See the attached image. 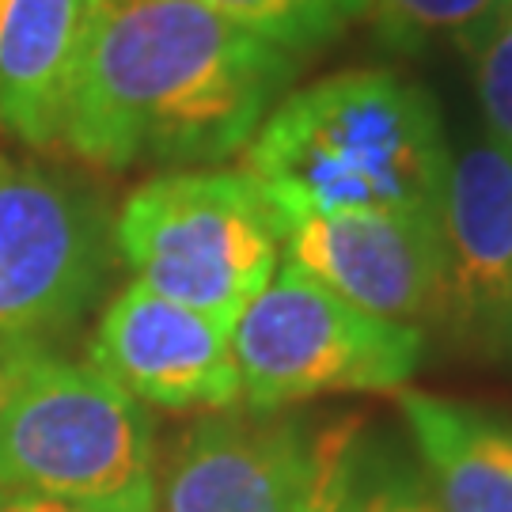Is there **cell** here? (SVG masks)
Instances as JSON below:
<instances>
[{
    "instance_id": "cell-13",
    "label": "cell",
    "mask_w": 512,
    "mask_h": 512,
    "mask_svg": "<svg viewBox=\"0 0 512 512\" xmlns=\"http://www.w3.org/2000/svg\"><path fill=\"white\" fill-rule=\"evenodd\" d=\"M327 512H440V505L418 456L353 421L334 456Z\"/></svg>"
},
{
    "instance_id": "cell-17",
    "label": "cell",
    "mask_w": 512,
    "mask_h": 512,
    "mask_svg": "<svg viewBox=\"0 0 512 512\" xmlns=\"http://www.w3.org/2000/svg\"><path fill=\"white\" fill-rule=\"evenodd\" d=\"M0 512H156V482L118 497H50L0 490Z\"/></svg>"
},
{
    "instance_id": "cell-14",
    "label": "cell",
    "mask_w": 512,
    "mask_h": 512,
    "mask_svg": "<svg viewBox=\"0 0 512 512\" xmlns=\"http://www.w3.org/2000/svg\"><path fill=\"white\" fill-rule=\"evenodd\" d=\"M509 8L512 0H368L380 42L403 54L440 46L478 54Z\"/></svg>"
},
{
    "instance_id": "cell-18",
    "label": "cell",
    "mask_w": 512,
    "mask_h": 512,
    "mask_svg": "<svg viewBox=\"0 0 512 512\" xmlns=\"http://www.w3.org/2000/svg\"><path fill=\"white\" fill-rule=\"evenodd\" d=\"M334 16L342 19V23H349V19L365 16L368 12V0H323Z\"/></svg>"
},
{
    "instance_id": "cell-9",
    "label": "cell",
    "mask_w": 512,
    "mask_h": 512,
    "mask_svg": "<svg viewBox=\"0 0 512 512\" xmlns=\"http://www.w3.org/2000/svg\"><path fill=\"white\" fill-rule=\"evenodd\" d=\"M289 262L380 319L410 323L444 308V232L437 217L342 213L285 224Z\"/></svg>"
},
{
    "instance_id": "cell-15",
    "label": "cell",
    "mask_w": 512,
    "mask_h": 512,
    "mask_svg": "<svg viewBox=\"0 0 512 512\" xmlns=\"http://www.w3.org/2000/svg\"><path fill=\"white\" fill-rule=\"evenodd\" d=\"M198 4L285 46L296 57L323 46L327 38H334L346 27L323 0H198Z\"/></svg>"
},
{
    "instance_id": "cell-7",
    "label": "cell",
    "mask_w": 512,
    "mask_h": 512,
    "mask_svg": "<svg viewBox=\"0 0 512 512\" xmlns=\"http://www.w3.org/2000/svg\"><path fill=\"white\" fill-rule=\"evenodd\" d=\"M353 421L213 410L171 452L164 512H327L334 456Z\"/></svg>"
},
{
    "instance_id": "cell-16",
    "label": "cell",
    "mask_w": 512,
    "mask_h": 512,
    "mask_svg": "<svg viewBox=\"0 0 512 512\" xmlns=\"http://www.w3.org/2000/svg\"><path fill=\"white\" fill-rule=\"evenodd\" d=\"M475 57L478 103H482L486 129H490L486 137H494L497 145L512 148V8Z\"/></svg>"
},
{
    "instance_id": "cell-10",
    "label": "cell",
    "mask_w": 512,
    "mask_h": 512,
    "mask_svg": "<svg viewBox=\"0 0 512 512\" xmlns=\"http://www.w3.org/2000/svg\"><path fill=\"white\" fill-rule=\"evenodd\" d=\"M444 308L471 327L512 319V148L494 137L448 156L444 202Z\"/></svg>"
},
{
    "instance_id": "cell-4",
    "label": "cell",
    "mask_w": 512,
    "mask_h": 512,
    "mask_svg": "<svg viewBox=\"0 0 512 512\" xmlns=\"http://www.w3.org/2000/svg\"><path fill=\"white\" fill-rule=\"evenodd\" d=\"M0 372V490L118 497L156 482L145 403L92 361L16 349L0 357Z\"/></svg>"
},
{
    "instance_id": "cell-19",
    "label": "cell",
    "mask_w": 512,
    "mask_h": 512,
    "mask_svg": "<svg viewBox=\"0 0 512 512\" xmlns=\"http://www.w3.org/2000/svg\"><path fill=\"white\" fill-rule=\"evenodd\" d=\"M0 403H4V372H0Z\"/></svg>"
},
{
    "instance_id": "cell-2",
    "label": "cell",
    "mask_w": 512,
    "mask_h": 512,
    "mask_svg": "<svg viewBox=\"0 0 512 512\" xmlns=\"http://www.w3.org/2000/svg\"><path fill=\"white\" fill-rule=\"evenodd\" d=\"M448 137L421 84L391 69H349L277 99L243 148V171L281 224L342 213L437 217Z\"/></svg>"
},
{
    "instance_id": "cell-11",
    "label": "cell",
    "mask_w": 512,
    "mask_h": 512,
    "mask_svg": "<svg viewBox=\"0 0 512 512\" xmlns=\"http://www.w3.org/2000/svg\"><path fill=\"white\" fill-rule=\"evenodd\" d=\"M95 0H0V129L27 148L61 141Z\"/></svg>"
},
{
    "instance_id": "cell-1",
    "label": "cell",
    "mask_w": 512,
    "mask_h": 512,
    "mask_svg": "<svg viewBox=\"0 0 512 512\" xmlns=\"http://www.w3.org/2000/svg\"><path fill=\"white\" fill-rule=\"evenodd\" d=\"M296 61L198 0H95L61 141L110 171L220 164L247 148Z\"/></svg>"
},
{
    "instance_id": "cell-8",
    "label": "cell",
    "mask_w": 512,
    "mask_h": 512,
    "mask_svg": "<svg viewBox=\"0 0 512 512\" xmlns=\"http://www.w3.org/2000/svg\"><path fill=\"white\" fill-rule=\"evenodd\" d=\"M92 365L145 406L190 414L232 410L243 399L232 357V330L202 311L126 285L99 315Z\"/></svg>"
},
{
    "instance_id": "cell-6",
    "label": "cell",
    "mask_w": 512,
    "mask_h": 512,
    "mask_svg": "<svg viewBox=\"0 0 512 512\" xmlns=\"http://www.w3.org/2000/svg\"><path fill=\"white\" fill-rule=\"evenodd\" d=\"M110 262L114 220L88 186L0 156V357L69 334L103 296Z\"/></svg>"
},
{
    "instance_id": "cell-12",
    "label": "cell",
    "mask_w": 512,
    "mask_h": 512,
    "mask_svg": "<svg viewBox=\"0 0 512 512\" xmlns=\"http://www.w3.org/2000/svg\"><path fill=\"white\" fill-rule=\"evenodd\" d=\"M399 414L440 512H512V433L429 391H399Z\"/></svg>"
},
{
    "instance_id": "cell-5",
    "label": "cell",
    "mask_w": 512,
    "mask_h": 512,
    "mask_svg": "<svg viewBox=\"0 0 512 512\" xmlns=\"http://www.w3.org/2000/svg\"><path fill=\"white\" fill-rule=\"evenodd\" d=\"M421 353L418 327L349 304L289 258L232 323L239 391L258 414L319 395L403 391Z\"/></svg>"
},
{
    "instance_id": "cell-3",
    "label": "cell",
    "mask_w": 512,
    "mask_h": 512,
    "mask_svg": "<svg viewBox=\"0 0 512 512\" xmlns=\"http://www.w3.org/2000/svg\"><path fill=\"white\" fill-rule=\"evenodd\" d=\"M114 251L145 289L232 330L277 274L285 224L247 171H164L118 209Z\"/></svg>"
}]
</instances>
